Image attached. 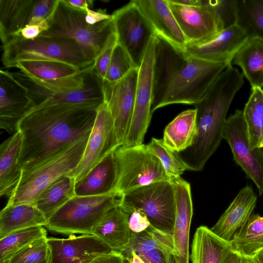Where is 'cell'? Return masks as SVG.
Listing matches in <instances>:
<instances>
[{
	"instance_id": "cell-1",
	"label": "cell",
	"mask_w": 263,
	"mask_h": 263,
	"mask_svg": "<svg viewBox=\"0 0 263 263\" xmlns=\"http://www.w3.org/2000/svg\"><path fill=\"white\" fill-rule=\"evenodd\" d=\"M97 114V108L72 104L50 105L29 112L18 126L22 138L18 160L22 173L89 136Z\"/></svg>"
},
{
	"instance_id": "cell-2",
	"label": "cell",
	"mask_w": 263,
	"mask_h": 263,
	"mask_svg": "<svg viewBox=\"0 0 263 263\" xmlns=\"http://www.w3.org/2000/svg\"><path fill=\"white\" fill-rule=\"evenodd\" d=\"M230 64L198 59L156 35L152 112L173 104L194 106Z\"/></svg>"
},
{
	"instance_id": "cell-3",
	"label": "cell",
	"mask_w": 263,
	"mask_h": 263,
	"mask_svg": "<svg viewBox=\"0 0 263 263\" xmlns=\"http://www.w3.org/2000/svg\"><path fill=\"white\" fill-rule=\"evenodd\" d=\"M243 76L229 65L204 97L194 105L196 134L192 145L177 153L187 170L201 171L223 138L227 115L231 102L243 84Z\"/></svg>"
},
{
	"instance_id": "cell-4",
	"label": "cell",
	"mask_w": 263,
	"mask_h": 263,
	"mask_svg": "<svg viewBox=\"0 0 263 263\" xmlns=\"http://www.w3.org/2000/svg\"><path fill=\"white\" fill-rule=\"evenodd\" d=\"M11 73L26 90L33 105L31 111L58 104L83 105L98 109L104 103L103 81L95 73L93 64L74 76L56 80H37L21 71Z\"/></svg>"
},
{
	"instance_id": "cell-5",
	"label": "cell",
	"mask_w": 263,
	"mask_h": 263,
	"mask_svg": "<svg viewBox=\"0 0 263 263\" xmlns=\"http://www.w3.org/2000/svg\"><path fill=\"white\" fill-rule=\"evenodd\" d=\"M2 62L6 68L15 67L24 61H59L79 69L94 64L81 45L68 38L39 36L27 40L15 36L2 44Z\"/></svg>"
},
{
	"instance_id": "cell-6",
	"label": "cell",
	"mask_w": 263,
	"mask_h": 263,
	"mask_svg": "<svg viewBox=\"0 0 263 263\" xmlns=\"http://www.w3.org/2000/svg\"><path fill=\"white\" fill-rule=\"evenodd\" d=\"M86 13L71 7L65 0H57L47 19L48 29L39 36L73 40L95 61L109 36L115 31V26L112 16L97 24L89 25L85 19Z\"/></svg>"
},
{
	"instance_id": "cell-7",
	"label": "cell",
	"mask_w": 263,
	"mask_h": 263,
	"mask_svg": "<svg viewBox=\"0 0 263 263\" xmlns=\"http://www.w3.org/2000/svg\"><path fill=\"white\" fill-rule=\"evenodd\" d=\"M89 136L73 143L37 167L22 173L6 205L32 204L49 184L60 176L71 173L82 159Z\"/></svg>"
},
{
	"instance_id": "cell-8",
	"label": "cell",
	"mask_w": 263,
	"mask_h": 263,
	"mask_svg": "<svg viewBox=\"0 0 263 263\" xmlns=\"http://www.w3.org/2000/svg\"><path fill=\"white\" fill-rule=\"evenodd\" d=\"M116 193L100 196H74L58 210L45 226L49 231L65 235L91 234L93 228L111 210L119 206Z\"/></svg>"
},
{
	"instance_id": "cell-9",
	"label": "cell",
	"mask_w": 263,
	"mask_h": 263,
	"mask_svg": "<svg viewBox=\"0 0 263 263\" xmlns=\"http://www.w3.org/2000/svg\"><path fill=\"white\" fill-rule=\"evenodd\" d=\"M119 206L129 215L141 210L152 227L173 235L176 202L172 181L157 182L129 191L121 196Z\"/></svg>"
},
{
	"instance_id": "cell-10",
	"label": "cell",
	"mask_w": 263,
	"mask_h": 263,
	"mask_svg": "<svg viewBox=\"0 0 263 263\" xmlns=\"http://www.w3.org/2000/svg\"><path fill=\"white\" fill-rule=\"evenodd\" d=\"M118 172L115 193L121 196L153 183L170 180L160 161L147 144L119 146L115 151Z\"/></svg>"
},
{
	"instance_id": "cell-11",
	"label": "cell",
	"mask_w": 263,
	"mask_h": 263,
	"mask_svg": "<svg viewBox=\"0 0 263 263\" xmlns=\"http://www.w3.org/2000/svg\"><path fill=\"white\" fill-rule=\"evenodd\" d=\"M111 15L118 43L139 68L152 39L157 35L155 30L134 1Z\"/></svg>"
},
{
	"instance_id": "cell-12",
	"label": "cell",
	"mask_w": 263,
	"mask_h": 263,
	"mask_svg": "<svg viewBox=\"0 0 263 263\" xmlns=\"http://www.w3.org/2000/svg\"><path fill=\"white\" fill-rule=\"evenodd\" d=\"M156 36L151 40L140 66L135 95L134 108L130 127L122 146L132 147L143 144L151 122L153 99V71Z\"/></svg>"
},
{
	"instance_id": "cell-13",
	"label": "cell",
	"mask_w": 263,
	"mask_h": 263,
	"mask_svg": "<svg viewBox=\"0 0 263 263\" xmlns=\"http://www.w3.org/2000/svg\"><path fill=\"white\" fill-rule=\"evenodd\" d=\"M223 138L229 144L235 162L263 194V150L252 149L249 140L243 110L236 109L226 121Z\"/></svg>"
},
{
	"instance_id": "cell-14",
	"label": "cell",
	"mask_w": 263,
	"mask_h": 263,
	"mask_svg": "<svg viewBox=\"0 0 263 263\" xmlns=\"http://www.w3.org/2000/svg\"><path fill=\"white\" fill-rule=\"evenodd\" d=\"M120 146L112 116L104 102L97 109L95 122L82 159L75 170L70 173L76 182L83 179L105 157Z\"/></svg>"
},
{
	"instance_id": "cell-15",
	"label": "cell",
	"mask_w": 263,
	"mask_h": 263,
	"mask_svg": "<svg viewBox=\"0 0 263 263\" xmlns=\"http://www.w3.org/2000/svg\"><path fill=\"white\" fill-rule=\"evenodd\" d=\"M57 0H0V38L2 44L28 25L47 20Z\"/></svg>"
},
{
	"instance_id": "cell-16",
	"label": "cell",
	"mask_w": 263,
	"mask_h": 263,
	"mask_svg": "<svg viewBox=\"0 0 263 263\" xmlns=\"http://www.w3.org/2000/svg\"><path fill=\"white\" fill-rule=\"evenodd\" d=\"M138 77V68H136L115 83L103 82L104 102L110 112L120 146L124 143L130 127Z\"/></svg>"
},
{
	"instance_id": "cell-17",
	"label": "cell",
	"mask_w": 263,
	"mask_h": 263,
	"mask_svg": "<svg viewBox=\"0 0 263 263\" xmlns=\"http://www.w3.org/2000/svg\"><path fill=\"white\" fill-rule=\"evenodd\" d=\"M167 1L187 45L204 42L223 30L209 0H204L203 5L199 6L183 5L173 0Z\"/></svg>"
},
{
	"instance_id": "cell-18",
	"label": "cell",
	"mask_w": 263,
	"mask_h": 263,
	"mask_svg": "<svg viewBox=\"0 0 263 263\" xmlns=\"http://www.w3.org/2000/svg\"><path fill=\"white\" fill-rule=\"evenodd\" d=\"M33 108L25 89L7 70H0V127L10 134Z\"/></svg>"
},
{
	"instance_id": "cell-19",
	"label": "cell",
	"mask_w": 263,
	"mask_h": 263,
	"mask_svg": "<svg viewBox=\"0 0 263 263\" xmlns=\"http://www.w3.org/2000/svg\"><path fill=\"white\" fill-rule=\"evenodd\" d=\"M50 250V263H90L101 254L112 250L92 234L67 238L47 237Z\"/></svg>"
},
{
	"instance_id": "cell-20",
	"label": "cell",
	"mask_w": 263,
	"mask_h": 263,
	"mask_svg": "<svg viewBox=\"0 0 263 263\" xmlns=\"http://www.w3.org/2000/svg\"><path fill=\"white\" fill-rule=\"evenodd\" d=\"M175 190L176 215L173 237L175 263H189V239L193 214L190 184L181 177L172 181Z\"/></svg>"
},
{
	"instance_id": "cell-21",
	"label": "cell",
	"mask_w": 263,
	"mask_h": 263,
	"mask_svg": "<svg viewBox=\"0 0 263 263\" xmlns=\"http://www.w3.org/2000/svg\"><path fill=\"white\" fill-rule=\"evenodd\" d=\"M248 39L244 31L235 24L207 41L187 45L184 50L201 60L231 64L234 56Z\"/></svg>"
},
{
	"instance_id": "cell-22",
	"label": "cell",
	"mask_w": 263,
	"mask_h": 263,
	"mask_svg": "<svg viewBox=\"0 0 263 263\" xmlns=\"http://www.w3.org/2000/svg\"><path fill=\"white\" fill-rule=\"evenodd\" d=\"M253 188H242L220 216L211 231L222 239L231 242L239 237L253 215L257 203Z\"/></svg>"
},
{
	"instance_id": "cell-23",
	"label": "cell",
	"mask_w": 263,
	"mask_h": 263,
	"mask_svg": "<svg viewBox=\"0 0 263 263\" xmlns=\"http://www.w3.org/2000/svg\"><path fill=\"white\" fill-rule=\"evenodd\" d=\"M161 36L174 46L184 50L187 45L168 5L167 0H134Z\"/></svg>"
},
{
	"instance_id": "cell-24",
	"label": "cell",
	"mask_w": 263,
	"mask_h": 263,
	"mask_svg": "<svg viewBox=\"0 0 263 263\" xmlns=\"http://www.w3.org/2000/svg\"><path fill=\"white\" fill-rule=\"evenodd\" d=\"M234 252L230 242L201 226L194 235L190 258L191 263H230Z\"/></svg>"
},
{
	"instance_id": "cell-25",
	"label": "cell",
	"mask_w": 263,
	"mask_h": 263,
	"mask_svg": "<svg viewBox=\"0 0 263 263\" xmlns=\"http://www.w3.org/2000/svg\"><path fill=\"white\" fill-rule=\"evenodd\" d=\"M118 172L114 152L96 165L83 179L76 182L75 194L100 196L115 193Z\"/></svg>"
},
{
	"instance_id": "cell-26",
	"label": "cell",
	"mask_w": 263,
	"mask_h": 263,
	"mask_svg": "<svg viewBox=\"0 0 263 263\" xmlns=\"http://www.w3.org/2000/svg\"><path fill=\"white\" fill-rule=\"evenodd\" d=\"M129 216L117 206L109 211L93 228L91 234L112 250L122 252L127 249L132 235L129 226Z\"/></svg>"
},
{
	"instance_id": "cell-27",
	"label": "cell",
	"mask_w": 263,
	"mask_h": 263,
	"mask_svg": "<svg viewBox=\"0 0 263 263\" xmlns=\"http://www.w3.org/2000/svg\"><path fill=\"white\" fill-rule=\"evenodd\" d=\"M19 130L4 141L0 146V196L9 197L22 174L19 165L22 147Z\"/></svg>"
},
{
	"instance_id": "cell-28",
	"label": "cell",
	"mask_w": 263,
	"mask_h": 263,
	"mask_svg": "<svg viewBox=\"0 0 263 263\" xmlns=\"http://www.w3.org/2000/svg\"><path fill=\"white\" fill-rule=\"evenodd\" d=\"M47 222L43 213L32 204L6 205L0 213V239L19 230L45 227Z\"/></svg>"
},
{
	"instance_id": "cell-29",
	"label": "cell",
	"mask_w": 263,
	"mask_h": 263,
	"mask_svg": "<svg viewBox=\"0 0 263 263\" xmlns=\"http://www.w3.org/2000/svg\"><path fill=\"white\" fill-rule=\"evenodd\" d=\"M231 64L241 68L252 88H262L263 40L248 39L236 53Z\"/></svg>"
},
{
	"instance_id": "cell-30",
	"label": "cell",
	"mask_w": 263,
	"mask_h": 263,
	"mask_svg": "<svg viewBox=\"0 0 263 263\" xmlns=\"http://www.w3.org/2000/svg\"><path fill=\"white\" fill-rule=\"evenodd\" d=\"M196 134V110L179 114L165 128L163 141L174 152L180 153L193 144Z\"/></svg>"
},
{
	"instance_id": "cell-31",
	"label": "cell",
	"mask_w": 263,
	"mask_h": 263,
	"mask_svg": "<svg viewBox=\"0 0 263 263\" xmlns=\"http://www.w3.org/2000/svg\"><path fill=\"white\" fill-rule=\"evenodd\" d=\"M76 181L68 174L60 176L36 197L32 205L48 219L69 199L76 196Z\"/></svg>"
},
{
	"instance_id": "cell-32",
	"label": "cell",
	"mask_w": 263,
	"mask_h": 263,
	"mask_svg": "<svg viewBox=\"0 0 263 263\" xmlns=\"http://www.w3.org/2000/svg\"><path fill=\"white\" fill-rule=\"evenodd\" d=\"M15 67L29 77L43 81L71 77L83 69L67 63L53 61H24L17 63Z\"/></svg>"
},
{
	"instance_id": "cell-33",
	"label": "cell",
	"mask_w": 263,
	"mask_h": 263,
	"mask_svg": "<svg viewBox=\"0 0 263 263\" xmlns=\"http://www.w3.org/2000/svg\"><path fill=\"white\" fill-rule=\"evenodd\" d=\"M235 15L248 39L263 40V0H235Z\"/></svg>"
},
{
	"instance_id": "cell-34",
	"label": "cell",
	"mask_w": 263,
	"mask_h": 263,
	"mask_svg": "<svg viewBox=\"0 0 263 263\" xmlns=\"http://www.w3.org/2000/svg\"><path fill=\"white\" fill-rule=\"evenodd\" d=\"M252 149L260 147L263 133V89L254 88L243 110Z\"/></svg>"
},
{
	"instance_id": "cell-35",
	"label": "cell",
	"mask_w": 263,
	"mask_h": 263,
	"mask_svg": "<svg viewBox=\"0 0 263 263\" xmlns=\"http://www.w3.org/2000/svg\"><path fill=\"white\" fill-rule=\"evenodd\" d=\"M155 248L166 251L173 256L174 253L173 237L172 235L157 230L151 225L143 232H132L127 249L121 253L134 251L137 253Z\"/></svg>"
},
{
	"instance_id": "cell-36",
	"label": "cell",
	"mask_w": 263,
	"mask_h": 263,
	"mask_svg": "<svg viewBox=\"0 0 263 263\" xmlns=\"http://www.w3.org/2000/svg\"><path fill=\"white\" fill-rule=\"evenodd\" d=\"M44 237H47L44 227L36 226L14 231L0 239V263L31 242Z\"/></svg>"
},
{
	"instance_id": "cell-37",
	"label": "cell",
	"mask_w": 263,
	"mask_h": 263,
	"mask_svg": "<svg viewBox=\"0 0 263 263\" xmlns=\"http://www.w3.org/2000/svg\"><path fill=\"white\" fill-rule=\"evenodd\" d=\"M147 145L160 161L171 181L175 178L181 177V175L188 170L178 153L168 148L164 143L162 139L152 138Z\"/></svg>"
},
{
	"instance_id": "cell-38",
	"label": "cell",
	"mask_w": 263,
	"mask_h": 263,
	"mask_svg": "<svg viewBox=\"0 0 263 263\" xmlns=\"http://www.w3.org/2000/svg\"><path fill=\"white\" fill-rule=\"evenodd\" d=\"M50 259L47 237L25 247L3 263H43Z\"/></svg>"
},
{
	"instance_id": "cell-39",
	"label": "cell",
	"mask_w": 263,
	"mask_h": 263,
	"mask_svg": "<svg viewBox=\"0 0 263 263\" xmlns=\"http://www.w3.org/2000/svg\"><path fill=\"white\" fill-rule=\"evenodd\" d=\"M136 68L137 67L128 53L118 43L113 52L104 81L110 84L115 83Z\"/></svg>"
},
{
	"instance_id": "cell-40",
	"label": "cell",
	"mask_w": 263,
	"mask_h": 263,
	"mask_svg": "<svg viewBox=\"0 0 263 263\" xmlns=\"http://www.w3.org/2000/svg\"><path fill=\"white\" fill-rule=\"evenodd\" d=\"M117 44V35L114 31L109 36L105 45L94 61L93 70L103 82L105 80L113 52Z\"/></svg>"
},
{
	"instance_id": "cell-41",
	"label": "cell",
	"mask_w": 263,
	"mask_h": 263,
	"mask_svg": "<svg viewBox=\"0 0 263 263\" xmlns=\"http://www.w3.org/2000/svg\"><path fill=\"white\" fill-rule=\"evenodd\" d=\"M224 30L236 24L235 0H209Z\"/></svg>"
},
{
	"instance_id": "cell-42",
	"label": "cell",
	"mask_w": 263,
	"mask_h": 263,
	"mask_svg": "<svg viewBox=\"0 0 263 263\" xmlns=\"http://www.w3.org/2000/svg\"><path fill=\"white\" fill-rule=\"evenodd\" d=\"M231 243L241 256L252 257L263 249V233L250 237L237 238Z\"/></svg>"
},
{
	"instance_id": "cell-43",
	"label": "cell",
	"mask_w": 263,
	"mask_h": 263,
	"mask_svg": "<svg viewBox=\"0 0 263 263\" xmlns=\"http://www.w3.org/2000/svg\"><path fill=\"white\" fill-rule=\"evenodd\" d=\"M145 263H173L172 254L160 249H153L137 253Z\"/></svg>"
},
{
	"instance_id": "cell-44",
	"label": "cell",
	"mask_w": 263,
	"mask_h": 263,
	"mask_svg": "<svg viewBox=\"0 0 263 263\" xmlns=\"http://www.w3.org/2000/svg\"><path fill=\"white\" fill-rule=\"evenodd\" d=\"M128 222L131 231L137 233L143 232L151 226L145 213L139 209L134 210L130 215Z\"/></svg>"
},
{
	"instance_id": "cell-45",
	"label": "cell",
	"mask_w": 263,
	"mask_h": 263,
	"mask_svg": "<svg viewBox=\"0 0 263 263\" xmlns=\"http://www.w3.org/2000/svg\"><path fill=\"white\" fill-rule=\"evenodd\" d=\"M262 233H263V217L259 214H253L241 233L237 238L250 237Z\"/></svg>"
},
{
	"instance_id": "cell-46",
	"label": "cell",
	"mask_w": 263,
	"mask_h": 263,
	"mask_svg": "<svg viewBox=\"0 0 263 263\" xmlns=\"http://www.w3.org/2000/svg\"><path fill=\"white\" fill-rule=\"evenodd\" d=\"M48 27L49 24L47 20L39 24L26 26L21 30L16 36H20L27 40H32L38 37L44 31H46Z\"/></svg>"
},
{
	"instance_id": "cell-47",
	"label": "cell",
	"mask_w": 263,
	"mask_h": 263,
	"mask_svg": "<svg viewBox=\"0 0 263 263\" xmlns=\"http://www.w3.org/2000/svg\"><path fill=\"white\" fill-rule=\"evenodd\" d=\"M90 263H126V260L121 252L111 250L98 256Z\"/></svg>"
},
{
	"instance_id": "cell-48",
	"label": "cell",
	"mask_w": 263,
	"mask_h": 263,
	"mask_svg": "<svg viewBox=\"0 0 263 263\" xmlns=\"http://www.w3.org/2000/svg\"><path fill=\"white\" fill-rule=\"evenodd\" d=\"M111 15L107 13L106 10H92L88 9L86 13L85 19L86 23L93 25L111 17Z\"/></svg>"
},
{
	"instance_id": "cell-49",
	"label": "cell",
	"mask_w": 263,
	"mask_h": 263,
	"mask_svg": "<svg viewBox=\"0 0 263 263\" xmlns=\"http://www.w3.org/2000/svg\"><path fill=\"white\" fill-rule=\"evenodd\" d=\"M65 1L71 7L85 11L90 9L94 2L92 0H65Z\"/></svg>"
},
{
	"instance_id": "cell-50",
	"label": "cell",
	"mask_w": 263,
	"mask_h": 263,
	"mask_svg": "<svg viewBox=\"0 0 263 263\" xmlns=\"http://www.w3.org/2000/svg\"><path fill=\"white\" fill-rule=\"evenodd\" d=\"M122 253L125 258L126 263H145L135 252L131 251Z\"/></svg>"
},
{
	"instance_id": "cell-51",
	"label": "cell",
	"mask_w": 263,
	"mask_h": 263,
	"mask_svg": "<svg viewBox=\"0 0 263 263\" xmlns=\"http://www.w3.org/2000/svg\"><path fill=\"white\" fill-rule=\"evenodd\" d=\"M175 3L190 6H199L204 4V0H173Z\"/></svg>"
},
{
	"instance_id": "cell-52",
	"label": "cell",
	"mask_w": 263,
	"mask_h": 263,
	"mask_svg": "<svg viewBox=\"0 0 263 263\" xmlns=\"http://www.w3.org/2000/svg\"><path fill=\"white\" fill-rule=\"evenodd\" d=\"M255 263H263V249L255 254L253 257H249Z\"/></svg>"
},
{
	"instance_id": "cell-53",
	"label": "cell",
	"mask_w": 263,
	"mask_h": 263,
	"mask_svg": "<svg viewBox=\"0 0 263 263\" xmlns=\"http://www.w3.org/2000/svg\"><path fill=\"white\" fill-rule=\"evenodd\" d=\"M241 263H249L248 258L246 257L242 256Z\"/></svg>"
},
{
	"instance_id": "cell-54",
	"label": "cell",
	"mask_w": 263,
	"mask_h": 263,
	"mask_svg": "<svg viewBox=\"0 0 263 263\" xmlns=\"http://www.w3.org/2000/svg\"><path fill=\"white\" fill-rule=\"evenodd\" d=\"M260 147L263 148V133L262 135L261 140L260 144Z\"/></svg>"
},
{
	"instance_id": "cell-55",
	"label": "cell",
	"mask_w": 263,
	"mask_h": 263,
	"mask_svg": "<svg viewBox=\"0 0 263 263\" xmlns=\"http://www.w3.org/2000/svg\"><path fill=\"white\" fill-rule=\"evenodd\" d=\"M248 259H249V263H255L252 259L251 258H249V257H248Z\"/></svg>"
},
{
	"instance_id": "cell-56",
	"label": "cell",
	"mask_w": 263,
	"mask_h": 263,
	"mask_svg": "<svg viewBox=\"0 0 263 263\" xmlns=\"http://www.w3.org/2000/svg\"><path fill=\"white\" fill-rule=\"evenodd\" d=\"M43 263H50V259L49 260L45 261L44 262H43Z\"/></svg>"
},
{
	"instance_id": "cell-57",
	"label": "cell",
	"mask_w": 263,
	"mask_h": 263,
	"mask_svg": "<svg viewBox=\"0 0 263 263\" xmlns=\"http://www.w3.org/2000/svg\"><path fill=\"white\" fill-rule=\"evenodd\" d=\"M173 263H175L174 261Z\"/></svg>"
}]
</instances>
